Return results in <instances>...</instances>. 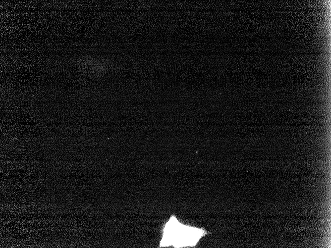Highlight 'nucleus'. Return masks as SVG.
I'll return each mask as SVG.
<instances>
[{
	"instance_id": "1",
	"label": "nucleus",
	"mask_w": 331,
	"mask_h": 248,
	"mask_svg": "<svg viewBox=\"0 0 331 248\" xmlns=\"http://www.w3.org/2000/svg\"><path fill=\"white\" fill-rule=\"evenodd\" d=\"M207 232L201 228L184 225L171 215L163 229L160 247L184 248L195 246Z\"/></svg>"
}]
</instances>
